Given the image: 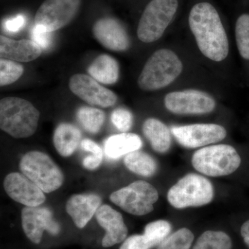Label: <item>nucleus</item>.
<instances>
[{
    "label": "nucleus",
    "instance_id": "30",
    "mask_svg": "<svg viewBox=\"0 0 249 249\" xmlns=\"http://www.w3.org/2000/svg\"><path fill=\"white\" fill-rule=\"evenodd\" d=\"M80 146L84 151L89 152L90 155L85 157L83 165L86 169H96L102 163L103 153L102 149L96 142L90 139H83L80 142Z\"/></svg>",
    "mask_w": 249,
    "mask_h": 249
},
{
    "label": "nucleus",
    "instance_id": "35",
    "mask_svg": "<svg viewBox=\"0 0 249 249\" xmlns=\"http://www.w3.org/2000/svg\"><path fill=\"white\" fill-rule=\"evenodd\" d=\"M241 235L243 237L246 245L249 248V220L244 223L241 227Z\"/></svg>",
    "mask_w": 249,
    "mask_h": 249
},
{
    "label": "nucleus",
    "instance_id": "26",
    "mask_svg": "<svg viewBox=\"0 0 249 249\" xmlns=\"http://www.w3.org/2000/svg\"><path fill=\"white\" fill-rule=\"evenodd\" d=\"M194 238V234L190 229L182 228L168 235L157 249H190Z\"/></svg>",
    "mask_w": 249,
    "mask_h": 249
},
{
    "label": "nucleus",
    "instance_id": "15",
    "mask_svg": "<svg viewBox=\"0 0 249 249\" xmlns=\"http://www.w3.org/2000/svg\"><path fill=\"white\" fill-rule=\"evenodd\" d=\"M95 38L105 48L114 52H124L130 47V40L125 28L115 18L105 17L93 24Z\"/></svg>",
    "mask_w": 249,
    "mask_h": 249
},
{
    "label": "nucleus",
    "instance_id": "33",
    "mask_svg": "<svg viewBox=\"0 0 249 249\" xmlns=\"http://www.w3.org/2000/svg\"><path fill=\"white\" fill-rule=\"evenodd\" d=\"M154 247L144 235H133L124 241L120 249H150Z\"/></svg>",
    "mask_w": 249,
    "mask_h": 249
},
{
    "label": "nucleus",
    "instance_id": "8",
    "mask_svg": "<svg viewBox=\"0 0 249 249\" xmlns=\"http://www.w3.org/2000/svg\"><path fill=\"white\" fill-rule=\"evenodd\" d=\"M109 199L125 212L142 216L153 211L159 193L150 183L140 180L111 193Z\"/></svg>",
    "mask_w": 249,
    "mask_h": 249
},
{
    "label": "nucleus",
    "instance_id": "18",
    "mask_svg": "<svg viewBox=\"0 0 249 249\" xmlns=\"http://www.w3.org/2000/svg\"><path fill=\"white\" fill-rule=\"evenodd\" d=\"M101 199L95 194H78L67 201L66 211L77 227L83 229L99 209Z\"/></svg>",
    "mask_w": 249,
    "mask_h": 249
},
{
    "label": "nucleus",
    "instance_id": "31",
    "mask_svg": "<svg viewBox=\"0 0 249 249\" xmlns=\"http://www.w3.org/2000/svg\"><path fill=\"white\" fill-rule=\"evenodd\" d=\"M111 121L120 132L125 133L132 127L133 116L128 109L119 107L111 113Z\"/></svg>",
    "mask_w": 249,
    "mask_h": 249
},
{
    "label": "nucleus",
    "instance_id": "34",
    "mask_svg": "<svg viewBox=\"0 0 249 249\" xmlns=\"http://www.w3.org/2000/svg\"><path fill=\"white\" fill-rule=\"evenodd\" d=\"M26 24V18L23 15H18L16 17L9 18L2 23L3 29L9 34L19 32Z\"/></svg>",
    "mask_w": 249,
    "mask_h": 249
},
{
    "label": "nucleus",
    "instance_id": "27",
    "mask_svg": "<svg viewBox=\"0 0 249 249\" xmlns=\"http://www.w3.org/2000/svg\"><path fill=\"white\" fill-rule=\"evenodd\" d=\"M235 40L241 56L249 60V15L243 14L237 19Z\"/></svg>",
    "mask_w": 249,
    "mask_h": 249
},
{
    "label": "nucleus",
    "instance_id": "25",
    "mask_svg": "<svg viewBox=\"0 0 249 249\" xmlns=\"http://www.w3.org/2000/svg\"><path fill=\"white\" fill-rule=\"evenodd\" d=\"M193 249H232V241L226 232L207 231L199 236Z\"/></svg>",
    "mask_w": 249,
    "mask_h": 249
},
{
    "label": "nucleus",
    "instance_id": "14",
    "mask_svg": "<svg viewBox=\"0 0 249 249\" xmlns=\"http://www.w3.org/2000/svg\"><path fill=\"white\" fill-rule=\"evenodd\" d=\"M4 187L11 199L28 207L40 206L46 200L44 192L24 174H9L4 178Z\"/></svg>",
    "mask_w": 249,
    "mask_h": 249
},
{
    "label": "nucleus",
    "instance_id": "3",
    "mask_svg": "<svg viewBox=\"0 0 249 249\" xmlns=\"http://www.w3.org/2000/svg\"><path fill=\"white\" fill-rule=\"evenodd\" d=\"M182 70V62L177 53L168 49H159L147 59L137 84L145 91L162 89L173 83Z\"/></svg>",
    "mask_w": 249,
    "mask_h": 249
},
{
    "label": "nucleus",
    "instance_id": "10",
    "mask_svg": "<svg viewBox=\"0 0 249 249\" xmlns=\"http://www.w3.org/2000/svg\"><path fill=\"white\" fill-rule=\"evenodd\" d=\"M165 107L178 115H196L212 112L215 109L214 98L200 90L185 89L168 93L164 98Z\"/></svg>",
    "mask_w": 249,
    "mask_h": 249
},
{
    "label": "nucleus",
    "instance_id": "29",
    "mask_svg": "<svg viewBox=\"0 0 249 249\" xmlns=\"http://www.w3.org/2000/svg\"><path fill=\"white\" fill-rule=\"evenodd\" d=\"M24 69L21 64L13 60H0V85L1 87L13 84L21 78Z\"/></svg>",
    "mask_w": 249,
    "mask_h": 249
},
{
    "label": "nucleus",
    "instance_id": "5",
    "mask_svg": "<svg viewBox=\"0 0 249 249\" xmlns=\"http://www.w3.org/2000/svg\"><path fill=\"white\" fill-rule=\"evenodd\" d=\"M214 187L212 183L200 175L190 173L185 175L170 188L168 202L178 209L200 207L210 204L213 199Z\"/></svg>",
    "mask_w": 249,
    "mask_h": 249
},
{
    "label": "nucleus",
    "instance_id": "4",
    "mask_svg": "<svg viewBox=\"0 0 249 249\" xmlns=\"http://www.w3.org/2000/svg\"><path fill=\"white\" fill-rule=\"evenodd\" d=\"M193 168L206 176H227L238 169L240 156L227 144L209 145L196 150L192 157Z\"/></svg>",
    "mask_w": 249,
    "mask_h": 249
},
{
    "label": "nucleus",
    "instance_id": "22",
    "mask_svg": "<svg viewBox=\"0 0 249 249\" xmlns=\"http://www.w3.org/2000/svg\"><path fill=\"white\" fill-rule=\"evenodd\" d=\"M82 134L76 126L70 124H61L53 134V145L62 157H67L73 153L81 141Z\"/></svg>",
    "mask_w": 249,
    "mask_h": 249
},
{
    "label": "nucleus",
    "instance_id": "7",
    "mask_svg": "<svg viewBox=\"0 0 249 249\" xmlns=\"http://www.w3.org/2000/svg\"><path fill=\"white\" fill-rule=\"evenodd\" d=\"M19 169L45 193L56 191L63 183L61 170L48 155L42 152L31 151L23 156Z\"/></svg>",
    "mask_w": 249,
    "mask_h": 249
},
{
    "label": "nucleus",
    "instance_id": "16",
    "mask_svg": "<svg viewBox=\"0 0 249 249\" xmlns=\"http://www.w3.org/2000/svg\"><path fill=\"white\" fill-rule=\"evenodd\" d=\"M96 219L101 227L106 231L102 246L108 248L125 240L128 230L120 213L108 205L100 206L96 213Z\"/></svg>",
    "mask_w": 249,
    "mask_h": 249
},
{
    "label": "nucleus",
    "instance_id": "2",
    "mask_svg": "<svg viewBox=\"0 0 249 249\" xmlns=\"http://www.w3.org/2000/svg\"><path fill=\"white\" fill-rule=\"evenodd\" d=\"M40 111L22 98L5 97L0 101V127L16 139L28 138L35 133Z\"/></svg>",
    "mask_w": 249,
    "mask_h": 249
},
{
    "label": "nucleus",
    "instance_id": "6",
    "mask_svg": "<svg viewBox=\"0 0 249 249\" xmlns=\"http://www.w3.org/2000/svg\"><path fill=\"white\" fill-rule=\"evenodd\" d=\"M178 7V0H152L139 20V40L152 43L160 39L175 18Z\"/></svg>",
    "mask_w": 249,
    "mask_h": 249
},
{
    "label": "nucleus",
    "instance_id": "11",
    "mask_svg": "<svg viewBox=\"0 0 249 249\" xmlns=\"http://www.w3.org/2000/svg\"><path fill=\"white\" fill-rule=\"evenodd\" d=\"M170 131L177 142L186 148H197L216 143L224 140L227 135L223 126L214 124L173 126Z\"/></svg>",
    "mask_w": 249,
    "mask_h": 249
},
{
    "label": "nucleus",
    "instance_id": "28",
    "mask_svg": "<svg viewBox=\"0 0 249 249\" xmlns=\"http://www.w3.org/2000/svg\"><path fill=\"white\" fill-rule=\"evenodd\" d=\"M171 230L172 226L169 222L160 219L147 224L145 226L143 235L155 247L160 245L170 235Z\"/></svg>",
    "mask_w": 249,
    "mask_h": 249
},
{
    "label": "nucleus",
    "instance_id": "20",
    "mask_svg": "<svg viewBox=\"0 0 249 249\" xmlns=\"http://www.w3.org/2000/svg\"><path fill=\"white\" fill-rule=\"evenodd\" d=\"M142 146V139L133 133H121L111 136L104 143L105 152L109 158L117 160Z\"/></svg>",
    "mask_w": 249,
    "mask_h": 249
},
{
    "label": "nucleus",
    "instance_id": "32",
    "mask_svg": "<svg viewBox=\"0 0 249 249\" xmlns=\"http://www.w3.org/2000/svg\"><path fill=\"white\" fill-rule=\"evenodd\" d=\"M31 40L40 46L41 49L46 50L52 44V33L48 32L40 26L35 25L31 30Z\"/></svg>",
    "mask_w": 249,
    "mask_h": 249
},
{
    "label": "nucleus",
    "instance_id": "17",
    "mask_svg": "<svg viewBox=\"0 0 249 249\" xmlns=\"http://www.w3.org/2000/svg\"><path fill=\"white\" fill-rule=\"evenodd\" d=\"M42 49L32 40H15L0 36L1 58L18 62H29L38 58Z\"/></svg>",
    "mask_w": 249,
    "mask_h": 249
},
{
    "label": "nucleus",
    "instance_id": "21",
    "mask_svg": "<svg viewBox=\"0 0 249 249\" xmlns=\"http://www.w3.org/2000/svg\"><path fill=\"white\" fill-rule=\"evenodd\" d=\"M88 71L98 83L113 85L119 80L120 68L115 58L107 54H101L93 60Z\"/></svg>",
    "mask_w": 249,
    "mask_h": 249
},
{
    "label": "nucleus",
    "instance_id": "23",
    "mask_svg": "<svg viewBox=\"0 0 249 249\" xmlns=\"http://www.w3.org/2000/svg\"><path fill=\"white\" fill-rule=\"evenodd\" d=\"M124 164L132 173L146 178L153 176L157 171V163L155 159L139 150L125 155Z\"/></svg>",
    "mask_w": 249,
    "mask_h": 249
},
{
    "label": "nucleus",
    "instance_id": "9",
    "mask_svg": "<svg viewBox=\"0 0 249 249\" xmlns=\"http://www.w3.org/2000/svg\"><path fill=\"white\" fill-rule=\"evenodd\" d=\"M82 0H45L36 13L35 25L48 32L66 27L76 18Z\"/></svg>",
    "mask_w": 249,
    "mask_h": 249
},
{
    "label": "nucleus",
    "instance_id": "12",
    "mask_svg": "<svg viewBox=\"0 0 249 249\" xmlns=\"http://www.w3.org/2000/svg\"><path fill=\"white\" fill-rule=\"evenodd\" d=\"M69 88L72 93L91 106L107 108L117 102L115 93L83 73L73 75L69 81Z\"/></svg>",
    "mask_w": 249,
    "mask_h": 249
},
{
    "label": "nucleus",
    "instance_id": "13",
    "mask_svg": "<svg viewBox=\"0 0 249 249\" xmlns=\"http://www.w3.org/2000/svg\"><path fill=\"white\" fill-rule=\"evenodd\" d=\"M22 224L24 233L34 244L40 243L45 231L53 235L60 231L52 211L46 207L25 206L22 211Z\"/></svg>",
    "mask_w": 249,
    "mask_h": 249
},
{
    "label": "nucleus",
    "instance_id": "1",
    "mask_svg": "<svg viewBox=\"0 0 249 249\" xmlns=\"http://www.w3.org/2000/svg\"><path fill=\"white\" fill-rule=\"evenodd\" d=\"M188 24L196 45L206 58L222 62L229 53L227 32L217 10L209 2H200L192 8Z\"/></svg>",
    "mask_w": 249,
    "mask_h": 249
},
{
    "label": "nucleus",
    "instance_id": "19",
    "mask_svg": "<svg viewBox=\"0 0 249 249\" xmlns=\"http://www.w3.org/2000/svg\"><path fill=\"white\" fill-rule=\"evenodd\" d=\"M142 132L155 152L165 153L171 147V131L159 119L150 118L142 124Z\"/></svg>",
    "mask_w": 249,
    "mask_h": 249
},
{
    "label": "nucleus",
    "instance_id": "24",
    "mask_svg": "<svg viewBox=\"0 0 249 249\" xmlns=\"http://www.w3.org/2000/svg\"><path fill=\"white\" fill-rule=\"evenodd\" d=\"M76 116L82 127L91 134L98 133L106 119L104 111L87 106L80 107L77 111Z\"/></svg>",
    "mask_w": 249,
    "mask_h": 249
}]
</instances>
